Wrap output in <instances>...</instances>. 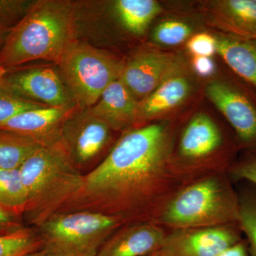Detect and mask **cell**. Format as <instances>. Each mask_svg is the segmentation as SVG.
Returning a JSON list of instances; mask_svg holds the SVG:
<instances>
[{
	"label": "cell",
	"instance_id": "obj_1",
	"mask_svg": "<svg viewBox=\"0 0 256 256\" xmlns=\"http://www.w3.org/2000/svg\"><path fill=\"white\" fill-rule=\"evenodd\" d=\"M180 118L121 133L108 156L84 175L78 191L57 213L90 212L116 217L124 224L154 223L182 186L170 166Z\"/></svg>",
	"mask_w": 256,
	"mask_h": 256
},
{
	"label": "cell",
	"instance_id": "obj_2",
	"mask_svg": "<svg viewBox=\"0 0 256 256\" xmlns=\"http://www.w3.org/2000/svg\"><path fill=\"white\" fill-rule=\"evenodd\" d=\"M242 152L236 134L223 118L194 106L180 118L170 152V169L182 186L228 173Z\"/></svg>",
	"mask_w": 256,
	"mask_h": 256
},
{
	"label": "cell",
	"instance_id": "obj_3",
	"mask_svg": "<svg viewBox=\"0 0 256 256\" xmlns=\"http://www.w3.org/2000/svg\"><path fill=\"white\" fill-rule=\"evenodd\" d=\"M73 35L74 14L68 3L36 2L5 38L0 65L9 70L38 60L58 64L73 43Z\"/></svg>",
	"mask_w": 256,
	"mask_h": 256
},
{
	"label": "cell",
	"instance_id": "obj_4",
	"mask_svg": "<svg viewBox=\"0 0 256 256\" xmlns=\"http://www.w3.org/2000/svg\"><path fill=\"white\" fill-rule=\"evenodd\" d=\"M238 194L228 173L180 186L154 222L166 230L238 223Z\"/></svg>",
	"mask_w": 256,
	"mask_h": 256
},
{
	"label": "cell",
	"instance_id": "obj_5",
	"mask_svg": "<svg viewBox=\"0 0 256 256\" xmlns=\"http://www.w3.org/2000/svg\"><path fill=\"white\" fill-rule=\"evenodd\" d=\"M20 169L28 194L23 216L34 228L58 212L78 191L84 178L60 143L40 148Z\"/></svg>",
	"mask_w": 256,
	"mask_h": 256
},
{
	"label": "cell",
	"instance_id": "obj_6",
	"mask_svg": "<svg viewBox=\"0 0 256 256\" xmlns=\"http://www.w3.org/2000/svg\"><path fill=\"white\" fill-rule=\"evenodd\" d=\"M124 224L110 216L74 212L55 214L34 228L46 256H96Z\"/></svg>",
	"mask_w": 256,
	"mask_h": 256
},
{
	"label": "cell",
	"instance_id": "obj_7",
	"mask_svg": "<svg viewBox=\"0 0 256 256\" xmlns=\"http://www.w3.org/2000/svg\"><path fill=\"white\" fill-rule=\"evenodd\" d=\"M78 106L92 108L120 76L122 64L95 48L73 42L58 63Z\"/></svg>",
	"mask_w": 256,
	"mask_h": 256
},
{
	"label": "cell",
	"instance_id": "obj_8",
	"mask_svg": "<svg viewBox=\"0 0 256 256\" xmlns=\"http://www.w3.org/2000/svg\"><path fill=\"white\" fill-rule=\"evenodd\" d=\"M202 92L236 134L242 152H256V90L230 69L204 82Z\"/></svg>",
	"mask_w": 256,
	"mask_h": 256
},
{
	"label": "cell",
	"instance_id": "obj_9",
	"mask_svg": "<svg viewBox=\"0 0 256 256\" xmlns=\"http://www.w3.org/2000/svg\"><path fill=\"white\" fill-rule=\"evenodd\" d=\"M90 112L68 118L60 144L75 168L86 174L105 159L120 136Z\"/></svg>",
	"mask_w": 256,
	"mask_h": 256
},
{
	"label": "cell",
	"instance_id": "obj_10",
	"mask_svg": "<svg viewBox=\"0 0 256 256\" xmlns=\"http://www.w3.org/2000/svg\"><path fill=\"white\" fill-rule=\"evenodd\" d=\"M238 223L168 230L159 252L164 256H218L240 242Z\"/></svg>",
	"mask_w": 256,
	"mask_h": 256
},
{
	"label": "cell",
	"instance_id": "obj_11",
	"mask_svg": "<svg viewBox=\"0 0 256 256\" xmlns=\"http://www.w3.org/2000/svg\"><path fill=\"white\" fill-rule=\"evenodd\" d=\"M184 64L165 79L150 95L140 101L136 126L162 120L174 118L178 111L194 102L197 88L193 75Z\"/></svg>",
	"mask_w": 256,
	"mask_h": 256
},
{
	"label": "cell",
	"instance_id": "obj_12",
	"mask_svg": "<svg viewBox=\"0 0 256 256\" xmlns=\"http://www.w3.org/2000/svg\"><path fill=\"white\" fill-rule=\"evenodd\" d=\"M184 64L171 52L144 48L122 64L120 78L138 100H142Z\"/></svg>",
	"mask_w": 256,
	"mask_h": 256
},
{
	"label": "cell",
	"instance_id": "obj_13",
	"mask_svg": "<svg viewBox=\"0 0 256 256\" xmlns=\"http://www.w3.org/2000/svg\"><path fill=\"white\" fill-rule=\"evenodd\" d=\"M5 84L24 98L47 107H74L66 87L53 68L14 70L4 76Z\"/></svg>",
	"mask_w": 256,
	"mask_h": 256
},
{
	"label": "cell",
	"instance_id": "obj_14",
	"mask_svg": "<svg viewBox=\"0 0 256 256\" xmlns=\"http://www.w3.org/2000/svg\"><path fill=\"white\" fill-rule=\"evenodd\" d=\"M74 107H43L24 111L0 124V130L30 138L42 148L60 144L62 128Z\"/></svg>",
	"mask_w": 256,
	"mask_h": 256
},
{
	"label": "cell",
	"instance_id": "obj_15",
	"mask_svg": "<svg viewBox=\"0 0 256 256\" xmlns=\"http://www.w3.org/2000/svg\"><path fill=\"white\" fill-rule=\"evenodd\" d=\"M168 230L152 222L121 226L104 242L96 256H146L158 252Z\"/></svg>",
	"mask_w": 256,
	"mask_h": 256
},
{
	"label": "cell",
	"instance_id": "obj_16",
	"mask_svg": "<svg viewBox=\"0 0 256 256\" xmlns=\"http://www.w3.org/2000/svg\"><path fill=\"white\" fill-rule=\"evenodd\" d=\"M139 102L119 78L106 88L89 112L114 132L122 133L136 126Z\"/></svg>",
	"mask_w": 256,
	"mask_h": 256
},
{
	"label": "cell",
	"instance_id": "obj_17",
	"mask_svg": "<svg viewBox=\"0 0 256 256\" xmlns=\"http://www.w3.org/2000/svg\"><path fill=\"white\" fill-rule=\"evenodd\" d=\"M212 21L224 34L256 41V0L210 3Z\"/></svg>",
	"mask_w": 256,
	"mask_h": 256
},
{
	"label": "cell",
	"instance_id": "obj_18",
	"mask_svg": "<svg viewBox=\"0 0 256 256\" xmlns=\"http://www.w3.org/2000/svg\"><path fill=\"white\" fill-rule=\"evenodd\" d=\"M217 54L234 74L256 90V41L218 34Z\"/></svg>",
	"mask_w": 256,
	"mask_h": 256
},
{
	"label": "cell",
	"instance_id": "obj_19",
	"mask_svg": "<svg viewBox=\"0 0 256 256\" xmlns=\"http://www.w3.org/2000/svg\"><path fill=\"white\" fill-rule=\"evenodd\" d=\"M114 10L124 28L134 34L144 33L162 8L154 0H118Z\"/></svg>",
	"mask_w": 256,
	"mask_h": 256
},
{
	"label": "cell",
	"instance_id": "obj_20",
	"mask_svg": "<svg viewBox=\"0 0 256 256\" xmlns=\"http://www.w3.org/2000/svg\"><path fill=\"white\" fill-rule=\"evenodd\" d=\"M42 148L30 138L0 130V170L21 168Z\"/></svg>",
	"mask_w": 256,
	"mask_h": 256
},
{
	"label": "cell",
	"instance_id": "obj_21",
	"mask_svg": "<svg viewBox=\"0 0 256 256\" xmlns=\"http://www.w3.org/2000/svg\"><path fill=\"white\" fill-rule=\"evenodd\" d=\"M239 203L238 225L245 236L249 255L256 256V185L247 181L236 184Z\"/></svg>",
	"mask_w": 256,
	"mask_h": 256
},
{
	"label": "cell",
	"instance_id": "obj_22",
	"mask_svg": "<svg viewBox=\"0 0 256 256\" xmlns=\"http://www.w3.org/2000/svg\"><path fill=\"white\" fill-rule=\"evenodd\" d=\"M28 204V194L20 168L0 170V206L21 217Z\"/></svg>",
	"mask_w": 256,
	"mask_h": 256
},
{
	"label": "cell",
	"instance_id": "obj_23",
	"mask_svg": "<svg viewBox=\"0 0 256 256\" xmlns=\"http://www.w3.org/2000/svg\"><path fill=\"white\" fill-rule=\"evenodd\" d=\"M40 248L41 242L34 228L24 227L0 236V256H26Z\"/></svg>",
	"mask_w": 256,
	"mask_h": 256
},
{
	"label": "cell",
	"instance_id": "obj_24",
	"mask_svg": "<svg viewBox=\"0 0 256 256\" xmlns=\"http://www.w3.org/2000/svg\"><path fill=\"white\" fill-rule=\"evenodd\" d=\"M193 33V26L190 23L178 18H166L154 28L152 38L160 46H176L188 42Z\"/></svg>",
	"mask_w": 256,
	"mask_h": 256
},
{
	"label": "cell",
	"instance_id": "obj_25",
	"mask_svg": "<svg viewBox=\"0 0 256 256\" xmlns=\"http://www.w3.org/2000/svg\"><path fill=\"white\" fill-rule=\"evenodd\" d=\"M43 107L47 106L24 98L12 90L3 78L0 80V124L24 111Z\"/></svg>",
	"mask_w": 256,
	"mask_h": 256
},
{
	"label": "cell",
	"instance_id": "obj_26",
	"mask_svg": "<svg viewBox=\"0 0 256 256\" xmlns=\"http://www.w3.org/2000/svg\"><path fill=\"white\" fill-rule=\"evenodd\" d=\"M228 174L234 184L247 181L256 185V152H242Z\"/></svg>",
	"mask_w": 256,
	"mask_h": 256
},
{
	"label": "cell",
	"instance_id": "obj_27",
	"mask_svg": "<svg viewBox=\"0 0 256 256\" xmlns=\"http://www.w3.org/2000/svg\"><path fill=\"white\" fill-rule=\"evenodd\" d=\"M22 2L0 1V42L5 38L14 28L16 18L23 11Z\"/></svg>",
	"mask_w": 256,
	"mask_h": 256
},
{
	"label": "cell",
	"instance_id": "obj_28",
	"mask_svg": "<svg viewBox=\"0 0 256 256\" xmlns=\"http://www.w3.org/2000/svg\"><path fill=\"white\" fill-rule=\"evenodd\" d=\"M186 46L192 56L212 57L217 54L216 38L207 32L194 34L186 42Z\"/></svg>",
	"mask_w": 256,
	"mask_h": 256
},
{
	"label": "cell",
	"instance_id": "obj_29",
	"mask_svg": "<svg viewBox=\"0 0 256 256\" xmlns=\"http://www.w3.org/2000/svg\"><path fill=\"white\" fill-rule=\"evenodd\" d=\"M190 68L194 75L206 80L217 74L216 64L212 57L192 56Z\"/></svg>",
	"mask_w": 256,
	"mask_h": 256
},
{
	"label": "cell",
	"instance_id": "obj_30",
	"mask_svg": "<svg viewBox=\"0 0 256 256\" xmlns=\"http://www.w3.org/2000/svg\"><path fill=\"white\" fill-rule=\"evenodd\" d=\"M24 227L21 217L13 214L0 206V236L12 233Z\"/></svg>",
	"mask_w": 256,
	"mask_h": 256
},
{
	"label": "cell",
	"instance_id": "obj_31",
	"mask_svg": "<svg viewBox=\"0 0 256 256\" xmlns=\"http://www.w3.org/2000/svg\"><path fill=\"white\" fill-rule=\"evenodd\" d=\"M218 256H250L246 240L242 238L240 242L229 248Z\"/></svg>",
	"mask_w": 256,
	"mask_h": 256
},
{
	"label": "cell",
	"instance_id": "obj_32",
	"mask_svg": "<svg viewBox=\"0 0 256 256\" xmlns=\"http://www.w3.org/2000/svg\"><path fill=\"white\" fill-rule=\"evenodd\" d=\"M8 70L3 67L2 66L0 65V80L4 78V76L8 73Z\"/></svg>",
	"mask_w": 256,
	"mask_h": 256
},
{
	"label": "cell",
	"instance_id": "obj_33",
	"mask_svg": "<svg viewBox=\"0 0 256 256\" xmlns=\"http://www.w3.org/2000/svg\"><path fill=\"white\" fill-rule=\"evenodd\" d=\"M26 256H46L42 250H38L37 252H32V254H28Z\"/></svg>",
	"mask_w": 256,
	"mask_h": 256
},
{
	"label": "cell",
	"instance_id": "obj_34",
	"mask_svg": "<svg viewBox=\"0 0 256 256\" xmlns=\"http://www.w3.org/2000/svg\"><path fill=\"white\" fill-rule=\"evenodd\" d=\"M146 256H164L162 255V254H161L159 252V250H158V252H152V254H149V255Z\"/></svg>",
	"mask_w": 256,
	"mask_h": 256
}]
</instances>
